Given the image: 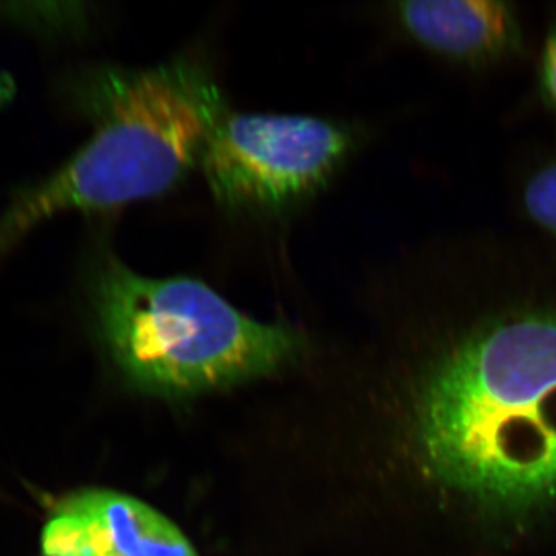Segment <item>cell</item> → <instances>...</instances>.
I'll return each mask as SVG.
<instances>
[{
    "label": "cell",
    "instance_id": "cell-1",
    "mask_svg": "<svg viewBox=\"0 0 556 556\" xmlns=\"http://www.w3.org/2000/svg\"><path fill=\"white\" fill-rule=\"evenodd\" d=\"M430 340L409 415L419 473L473 525L556 518V247L457 233L428 262Z\"/></svg>",
    "mask_w": 556,
    "mask_h": 556
},
{
    "label": "cell",
    "instance_id": "cell-2",
    "mask_svg": "<svg viewBox=\"0 0 556 556\" xmlns=\"http://www.w3.org/2000/svg\"><path fill=\"white\" fill-rule=\"evenodd\" d=\"M76 87L93 131L0 214V257L61 215L113 211L169 192L200 166L229 112L214 73L190 56L149 68H98Z\"/></svg>",
    "mask_w": 556,
    "mask_h": 556
},
{
    "label": "cell",
    "instance_id": "cell-3",
    "mask_svg": "<svg viewBox=\"0 0 556 556\" xmlns=\"http://www.w3.org/2000/svg\"><path fill=\"white\" fill-rule=\"evenodd\" d=\"M89 285L110 356L155 396H197L269 378L305 348L298 329L255 320L195 278L142 276L105 255Z\"/></svg>",
    "mask_w": 556,
    "mask_h": 556
},
{
    "label": "cell",
    "instance_id": "cell-4",
    "mask_svg": "<svg viewBox=\"0 0 556 556\" xmlns=\"http://www.w3.org/2000/svg\"><path fill=\"white\" fill-rule=\"evenodd\" d=\"M356 141V131L334 121L228 112L208 137L199 167L223 207L277 212L320 192Z\"/></svg>",
    "mask_w": 556,
    "mask_h": 556
},
{
    "label": "cell",
    "instance_id": "cell-5",
    "mask_svg": "<svg viewBox=\"0 0 556 556\" xmlns=\"http://www.w3.org/2000/svg\"><path fill=\"white\" fill-rule=\"evenodd\" d=\"M46 556H200L155 507L110 489L62 497L42 530Z\"/></svg>",
    "mask_w": 556,
    "mask_h": 556
},
{
    "label": "cell",
    "instance_id": "cell-6",
    "mask_svg": "<svg viewBox=\"0 0 556 556\" xmlns=\"http://www.w3.org/2000/svg\"><path fill=\"white\" fill-rule=\"evenodd\" d=\"M413 42L457 67L489 70L525 56L517 3L503 0H413L393 5Z\"/></svg>",
    "mask_w": 556,
    "mask_h": 556
},
{
    "label": "cell",
    "instance_id": "cell-7",
    "mask_svg": "<svg viewBox=\"0 0 556 556\" xmlns=\"http://www.w3.org/2000/svg\"><path fill=\"white\" fill-rule=\"evenodd\" d=\"M519 214L556 247V152L527 166L515 186Z\"/></svg>",
    "mask_w": 556,
    "mask_h": 556
},
{
    "label": "cell",
    "instance_id": "cell-8",
    "mask_svg": "<svg viewBox=\"0 0 556 556\" xmlns=\"http://www.w3.org/2000/svg\"><path fill=\"white\" fill-rule=\"evenodd\" d=\"M535 86L538 101L547 112L556 115V16L548 24L541 47Z\"/></svg>",
    "mask_w": 556,
    "mask_h": 556
}]
</instances>
